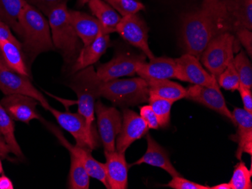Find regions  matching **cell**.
<instances>
[{
	"mask_svg": "<svg viewBox=\"0 0 252 189\" xmlns=\"http://www.w3.org/2000/svg\"><path fill=\"white\" fill-rule=\"evenodd\" d=\"M233 2L234 0H204L200 9L184 15L181 34L187 54L199 59L213 38L236 30Z\"/></svg>",
	"mask_w": 252,
	"mask_h": 189,
	"instance_id": "obj_1",
	"label": "cell"
},
{
	"mask_svg": "<svg viewBox=\"0 0 252 189\" xmlns=\"http://www.w3.org/2000/svg\"><path fill=\"white\" fill-rule=\"evenodd\" d=\"M18 23L22 32L21 37L24 40L22 49L31 62L40 54L54 49L49 21L39 10L27 3L18 18Z\"/></svg>",
	"mask_w": 252,
	"mask_h": 189,
	"instance_id": "obj_2",
	"label": "cell"
},
{
	"mask_svg": "<svg viewBox=\"0 0 252 189\" xmlns=\"http://www.w3.org/2000/svg\"><path fill=\"white\" fill-rule=\"evenodd\" d=\"M47 17L54 47L60 51L66 64H73L83 46L72 26L66 2L53 8Z\"/></svg>",
	"mask_w": 252,
	"mask_h": 189,
	"instance_id": "obj_3",
	"label": "cell"
},
{
	"mask_svg": "<svg viewBox=\"0 0 252 189\" xmlns=\"http://www.w3.org/2000/svg\"><path fill=\"white\" fill-rule=\"evenodd\" d=\"M100 96L118 107H133L147 102L148 84L141 77L100 81Z\"/></svg>",
	"mask_w": 252,
	"mask_h": 189,
	"instance_id": "obj_4",
	"label": "cell"
},
{
	"mask_svg": "<svg viewBox=\"0 0 252 189\" xmlns=\"http://www.w3.org/2000/svg\"><path fill=\"white\" fill-rule=\"evenodd\" d=\"M101 80L93 66L74 73L69 87L77 96L78 112L86 118L88 126L93 129L94 106L100 96Z\"/></svg>",
	"mask_w": 252,
	"mask_h": 189,
	"instance_id": "obj_5",
	"label": "cell"
},
{
	"mask_svg": "<svg viewBox=\"0 0 252 189\" xmlns=\"http://www.w3.org/2000/svg\"><path fill=\"white\" fill-rule=\"evenodd\" d=\"M234 42L230 32H223L213 38L201 54L202 64L216 80L233 61Z\"/></svg>",
	"mask_w": 252,
	"mask_h": 189,
	"instance_id": "obj_6",
	"label": "cell"
},
{
	"mask_svg": "<svg viewBox=\"0 0 252 189\" xmlns=\"http://www.w3.org/2000/svg\"><path fill=\"white\" fill-rule=\"evenodd\" d=\"M0 90L5 95L24 94L36 99L45 110L51 106L43 94L32 85L28 76H22L11 70L0 57Z\"/></svg>",
	"mask_w": 252,
	"mask_h": 189,
	"instance_id": "obj_7",
	"label": "cell"
},
{
	"mask_svg": "<svg viewBox=\"0 0 252 189\" xmlns=\"http://www.w3.org/2000/svg\"><path fill=\"white\" fill-rule=\"evenodd\" d=\"M97 115L99 135L104 146V152L116 150V140L123 124V115L115 107H108L100 101L94 106Z\"/></svg>",
	"mask_w": 252,
	"mask_h": 189,
	"instance_id": "obj_8",
	"label": "cell"
},
{
	"mask_svg": "<svg viewBox=\"0 0 252 189\" xmlns=\"http://www.w3.org/2000/svg\"><path fill=\"white\" fill-rule=\"evenodd\" d=\"M146 58L144 53L137 54L131 52H120L110 61L100 65L96 73L99 79L104 81L134 76L140 65L146 62Z\"/></svg>",
	"mask_w": 252,
	"mask_h": 189,
	"instance_id": "obj_9",
	"label": "cell"
},
{
	"mask_svg": "<svg viewBox=\"0 0 252 189\" xmlns=\"http://www.w3.org/2000/svg\"><path fill=\"white\" fill-rule=\"evenodd\" d=\"M49 111L56 118L60 126L74 137L76 145L92 150L98 146L93 129L89 128L86 118L79 112H61L52 107H50Z\"/></svg>",
	"mask_w": 252,
	"mask_h": 189,
	"instance_id": "obj_10",
	"label": "cell"
},
{
	"mask_svg": "<svg viewBox=\"0 0 252 189\" xmlns=\"http://www.w3.org/2000/svg\"><path fill=\"white\" fill-rule=\"evenodd\" d=\"M116 32L130 45L140 49L150 60L155 58V55L149 46L148 27L137 14L122 17L116 27Z\"/></svg>",
	"mask_w": 252,
	"mask_h": 189,
	"instance_id": "obj_11",
	"label": "cell"
},
{
	"mask_svg": "<svg viewBox=\"0 0 252 189\" xmlns=\"http://www.w3.org/2000/svg\"><path fill=\"white\" fill-rule=\"evenodd\" d=\"M178 66L177 80L188 81L195 85L219 87L216 78L202 67L199 59L186 54L175 59Z\"/></svg>",
	"mask_w": 252,
	"mask_h": 189,
	"instance_id": "obj_12",
	"label": "cell"
},
{
	"mask_svg": "<svg viewBox=\"0 0 252 189\" xmlns=\"http://www.w3.org/2000/svg\"><path fill=\"white\" fill-rule=\"evenodd\" d=\"M148 130L141 115L129 108H124L121 130L116 140V150L126 153L133 142L147 135Z\"/></svg>",
	"mask_w": 252,
	"mask_h": 189,
	"instance_id": "obj_13",
	"label": "cell"
},
{
	"mask_svg": "<svg viewBox=\"0 0 252 189\" xmlns=\"http://www.w3.org/2000/svg\"><path fill=\"white\" fill-rule=\"evenodd\" d=\"M51 130L54 135L58 137L61 143L72 153L75 154L76 157L83 163V166L87 171L88 174L92 178L99 180L103 183L107 189H109L108 182H107V174H106L105 166L104 163H100L98 161L94 159L92 155V149L89 148L82 147V146H73L71 143L68 142L64 136L62 135L56 127H50Z\"/></svg>",
	"mask_w": 252,
	"mask_h": 189,
	"instance_id": "obj_14",
	"label": "cell"
},
{
	"mask_svg": "<svg viewBox=\"0 0 252 189\" xmlns=\"http://www.w3.org/2000/svg\"><path fill=\"white\" fill-rule=\"evenodd\" d=\"M0 104L14 121L29 124L32 120L41 119L36 110L39 103L30 96L19 94L5 95Z\"/></svg>",
	"mask_w": 252,
	"mask_h": 189,
	"instance_id": "obj_15",
	"label": "cell"
},
{
	"mask_svg": "<svg viewBox=\"0 0 252 189\" xmlns=\"http://www.w3.org/2000/svg\"><path fill=\"white\" fill-rule=\"evenodd\" d=\"M185 98L199 103L210 109L229 118L233 123V117L226 107V101L219 87L194 85L187 89Z\"/></svg>",
	"mask_w": 252,
	"mask_h": 189,
	"instance_id": "obj_16",
	"label": "cell"
},
{
	"mask_svg": "<svg viewBox=\"0 0 252 189\" xmlns=\"http://www.w3.org/2000/svg\"><path fill=\"white\" fill-rule=\"evenodd\" d=\"M70 22L76 34L83 42V46H89L97 37L100 32L110 34V29L104 27L100 21L84 12L69 10Z\"/></svg>",
	"mask_w": 252,
	"mask_h": 189,
	"instance_id": "obj_17",
	"label": "cell"
},
{
	"mask_svg": "<svg viewBox=\"0 0 252 189\" xmlns=\"http://www.w3.org/2000/svg\"><path fill=\"white\" fill-rule=\"evenodd\" d=\"M232 115L233 124L237 127V132L231 139L237 142L238 148L236 156L241 160L243 153L252 155V113L244 108H234Z\"/></svg>",
	"mask_w": 252,
	"mask_h": 189,
	"instance_id": "obj_18",
	"label": "cell"
},
{
	"mask_svg": "<svg viewBox=\"0 0 252 189\" xmlns=\"http://www.w3.org/2000/svg\"><path fill=\"white\" fill-rule=\"evenodd\" d=\"M106 157V174L109 189H126L128 188V166L125 153L104 152Z\"/></svg>",
	"mask_w": 252,
	"mask_h": 189,
	"instance_id": "obj_19",
	"label": "cell"
},
{
	"mask_svg": "<svg viewBox=\"0 0 252 189\" xmlns=\"http://www.w3.org/2000/svg\"><path fill=\"white\" fill-rule=\"evenodd\" d=\"M136 74L146 81L177 79L178 66L175 59L155 57L149 63L144 62L140 65Z\"/></svg>",
	"mask_w": 252,
	"mask_h": 189,
	"instance_id": "obj_20",
	"label": "cell"
},
{
	"mask_svg": "<svg viewBox=\"0 0 252 189\" xmlns=\"http://www.w3.org/2000/svg\"><path fill=\"white\" fill-rule=\"evenodd\" d=\"M110 34L100 32L96 39L89 44V46H83L76 61L72 66L71 73L74 74L97 63L102 55L105 53L107 48L110 46Z\"/></svg>",
	"mask_w": 252,
	"mask_h": 189,
	"instance_id": "obj_21",
	"label": "cell"
},
{
	"mask_svg": "<svg viewBox=\"0 0 252 189\" xmlns=\"http://www.w3.org/2000/svg\"><path fill=\"white\" fill-rule=\"evenodd\" d=\"M146 139L147 142V152L139 160H137L130 166L147 163L165 170L172 177L181 176L171 163L167 151L160 146L158 142H156L155 139L148 134H147Z\"/></svg>",
	"mask_w": 252,
	"mask_h": 189,
	"instance_id": "obj_22",
	"label": "cell"
},
{
	"mask_svg": "<svg viewBox=\"0 0 252 189\" xmlns=\"http://www.w3.org/2000/svg\"><path fill=\"white\" fill-rule=\"evenodd\" d=\"M149 97H157L165 99L175 103L185 98L187 89L178 83L169 80H149Z\"/></svg>",
	"mask_w": 252,
	"mask_h": 189,
	"instance_id": "obj_23",
	"label": "cell"
},
{
	"mask_svg": "<svg viewBox=\"0 0 252 189\" xmlns=\"http://www.w3.org/2000/svg\"><path fill=\"white\" fill-rule=\"evenodd\" d=\"M22 47L11 41H0V54L5 64L11 70L22 75L29 76L25 60L23 58Z\"/></svg>",
	"mask_w": 252,
	"mask_h": 189,
	"instance_id": "obj_24",
	"label": "cell"
},
{
	"mask_svg": "<svg viewBox=\"0 0 252 189\" xmlns=\"http://www.w3.org/2000/svg\"><path fill=\"white\" fill-rule=\"evenodd\" d=\"M88 5L96 18L104 27L116 32L122 16L104 0H89Z\"/></svg>",
	"mask_w": 252,
	"mask_h": 189,
	"instance_id": "obj_25",
	"label": "cell"
},
{
	"mask_svg": "<svg viewBox=\"0 0 252 189\" xmlns=\"http://www.w3.org/2000/svg\"><path fill=\"white\" fill-rule=\"evenodd\" d=\"M28 2L26 0H0V21L21 36L18 18Z\"/></svg>",
	"mask_w": 252,
	"mask_h": 189,
	"instance_id": "obj_26",
	"label": "cell"
},
{
	"mask_svg": "<svg viewBox=\"0 0 252 189\" xmlns=\"http://www.w3.org/2000/svg\"><path fill=\"white\" fill-rule=\"evenodd\" d=\"M0 134L2 135L7 145L9 147L11 153L22 159L24 157L19 144L17 142L15 135V123L6 110L0 104Z\"/></svg>",
	"mask_w": 252,
	"mask_h": 189,
	"instance_id": "obj_27",
	"label": "cell"
},
{
	"mask_svg": "<svg viewBox=\"0 0 252 189\" xmlns=\"http://www.w3.org/2000/svg\"><path fill=\"white\" fill-rule=\"evenodd\" d=\"M70 153V169L68 179L69 189H89L90 176L75 154Z\"/></svg>",
	"mask_w": 252,
	"mask_h": 189,
	"instance_id": "obj_28",
	"label": "cell"
},
{
	"mask_svg": "<svg viewBox=\"0 0 252 189\" xmlns=\"http://www.w3.org/2000/svg\"><path fill=\"white\" fill-rule=\"evenodd\" d=\"M233 17L236 30L238 28H246L252 30V0H234Z\"/></svg>",
	"mask_w": 252,
	"mask_h": 189,
	"instance_id": "obj_29",
	"label": "cell"
},
{
	"mask_svg": "<svg viewBox=\"0 0 252 189\" xmlns=\"http://www.w3.org/2000/svg\"><path fill=\"white\" fill-rule=\"evenodd\" d=\"M233 65L237 72L240 84L248 88L252 87V65L244 51H240L236 57H233Z\"/></svg>",
	"mask_w": 252,
	"mask_h": 189,
	"instance_id": "obj_30",
	"label": "cell"
},
{
	"mask_svg": "<svg viewBox=\"0 0 252 189\" xmlns=\"http://www.w3.org/2000/svg\"><path fill=\"white\" fill-rule=\"evenodd\" d=\"M148 102L157 115L159 127H168L171 118V107L174 103L157 97H149Z\"/></svg>",
	"mask_w": 252,
	"mask_h": 189,
	"instance_id": "obj_31",
	"label": "cell"
},
{
	"mask_svg": "<svg viewBox=\"0 0 252 189\" xmlns=\"http://www.w3.org/2000/svg\"><path fill=\"white\" fill-rule=\"evenodd\" d=\"M252 170H249L245 162L241 161L235 166L229 183L232 189H252Z\"/></svg>",
	"mask_w": 252,
	"mask_h": 189,
	"instance_id": "obj_32",
	"label": "cell"
},
{
	"mask_svg": "<svg viewBox=\"0 0 252 189\" xmlns=\"http://www.w3.org/2000/svg\"><path fill=\"white\" fill-rule=\"evenodd\" d=\"M122 17L134 15L145 8L144 4L138 0H104Z\"/></svg>",
	"mask_w": 252,
	"mask_h": 189,
	"instance_id": "obj_33",
	"label": "cell"
},
{
	"mask_svg": "<svg viewBox=\"0 0 252 189\" xmlns=\"http://www.w3.org/2000/svg\"><path fill=\"white\" fill-rule=\"evenodd\" d=\"M217 81L219 85L226 91H234L238 90L240 84V80L233 61L228 65L224 71L219 76Z\"/></svg>",
	"mask_w": 252,
	"mask_h": 189,
	"instance_id": "obj_34",
	"label": "cell"
},
{
	"mask_svg": "<svg viewBox=\"0 0 252 189\" xmlns=\"http://www.w3.org/2000/svg\"><path fill=\"white\" fill-rule=\"evenodd\" d=\"M26 2L47 16L53 8L66 2V0H26Z\"/></svg>",
	"mask_w": 252,
	"mask_h": 189,
	"instance_id": "obj_35",
	"label": "cell"
},
{
	"mask_svg": "<svg viewBox=\"0 0 252 189\" xmlns=\"http://www.w3.org/2000/svg\"><path fill=\"white\" fill-rule=\"evenodd\" d=\"M166 186L173 189H210L209 186L194 183L181 176H174Z\"/></svg>",
	"mask_w": 252,
	"mask_h": 189,
	"instance_id": "obj_36",
	"label": "cell"
},
{
	"mask_svg": "<svg viewBox=\"0 0 252 189\" xmlns=\"http://www.w3.org/2000/svg\"><path fill=\"white\" fill-rule=\"evenodd\" d=\"M140 115L143 118L149 129L157 130L159 128L157 115L150 105L143 106L140 108Z\"/></svg>",
	"mask_w": 252,
	"mask_h": 189,
	"instance_id": "obj_37",
	"label": "cell"
},
{
	"mask_svg": "<svg viewBox=\"0 0 252 189\" xmlns=\"http://www.w3.org/2000/svg\"><path fill=\"white\" fill-rule=\"evenodd\" d=\"M236 35L240 43L244 46L248 55L252 57V32L246 28H238L236 30Z\"/></svg>",
	"mask_w": 252,
	"mask_h": 189,
	"instance_id": "obj_38",
	"label": "cell"
},
{
	"mask_svg": "<svg viewBox=\"0 0 252 189\" xmlns=\"http://www.w3.org/2000/svg\"><path fill=\"white\" fill-rule=\"evenodd\" d=\"M240 96H241L242 101H243L244 109L249 112L252 113V89L248 88L245 87L243 84H239L238 88Z\"/></svg>",
	"mask_w": 252,
	"mask_h": 189,
	"instance_id": "obj_39",
	"label": "cell"
},
{
	"mask_svg": "<svg viewBox=\"0 0 252 189\" xmlns=\"http://www.w3.org/2000/svg\"><path fill=\"white\" fill-rule=\"evenodd\" d=\"M4 40L11 41V42H15L17 45L22 47V44L12 34L11 28L8 25H5L4 22L0 21V41Z\"/></svg>",
	"mask_w": 252,
	"mask_h": 189,
	"instance_id": "obj_40",
	"label": "cell"
},
{
	"mask_svg": "<svg viewBox=\"0 0 252 189\" xmlns=\"http://www.w3.org/2000/svg\"><path fill=\"white\" fill-rule=\"evenodd\" d=\"M9 153H11L9 147L2 135L0 134V157L2 159H8Z\"/></svg>",
	"mask_w": 252,
	"mask_h": 189,
	"instance_id": "obj_41",
	"label": "cell"
},
{
	"mask_svg": "<svg viewBox=\"0 0 252 189\" xmlns=\"http://www.w3.org/2000/svg\"><path fill=\"white\" fill-rule=\"evenodd\" d=\"M0 189H14L13 183L5 175L0 176Z\"/></svg>",
	"mask_w": 252,
	"mask_h": 189,
	"instance_id": "obj_42",
	"label": "cell"
},
{
	"mask_svg": "<svg viewBox=\"0 0 252 189\" xmlns=\"http://www.w3.org/2000/svg\"><path fill=\"white\" fill-rule=\"evenodd\" d=\"M210 189H232L231 186L229 183H220V184L217 185V186H212Z\"/></svg>",
	"mask_w": 252,
	"mask_h": 189,
	"instance_id": "obj_43",
	"label": "cell"
},
{
	"mask_svg": "<svg viewBox=\"0 0 252 189\" xmlns=\"http://www.w3.org/2000/svg\"><path fill=\"white\" fill-rule=\"evenodd\" d=\"M3 173V167H2V162H1V157H0V174Z\"/></svg>",
	"mask_w": 252,
	"mask_h": 189,
	"instance_id": "obj_44",
	"label": "cell"
},
{
	"mask_svg": "<svg viewBox=\"0 0 252 189\" xmlns=\"http://www.w3.org/2000/svg\"><path fill=\"white\" fill-rule=\"evenodd\" d=\"M80 3H85V2H88L89 0H78Z\"/></svg>",
	"mask_w": 252,
	"mask_h": 189,
	"instance_id": "obj_45",
	"label": "cell"
}]
</instances>
